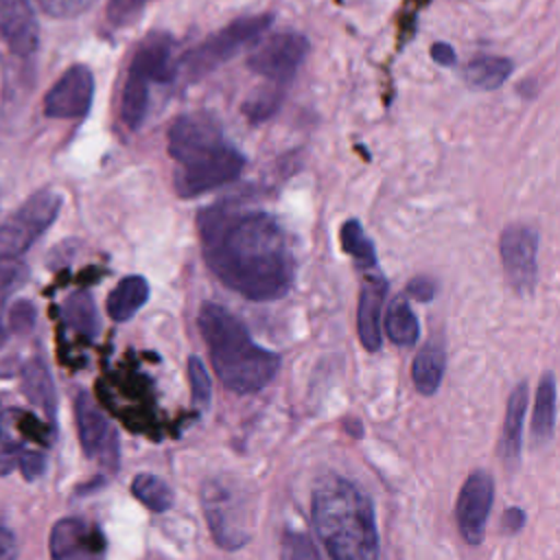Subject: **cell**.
Returning <instances> with one entry per match:
<instances>
[{"mask_svg":"<svg viewBox=\"0 0 560 560\" xmlns=\"http://www.w3.org/2000/svg\"><path fill=\"white\" fill-rule=\"evenodd\" d=\"M199 234L208 267L238 295L271 302L289 293L295 262L273 214L219 203L199 214Z\"/></svg>","mask_w":560,"mask_h":560,"instance_id":"obj_1","label":"cell"},{"mask_svg":"<svg viewBox=\"0 0 560 560\" xmlns=\"http://www.w3.org/2000/svg\"><path fill=\"white\" fill-rule=\"evenodd\" d=\"M168 155L179 164L173 186L184 199L234 182L245 166L243 153L225 140L221 122L206 112L184 114L171 125Z\"/></svg>","mask_w":560,"mask_h":560,"instance_id":"obj_2","label":"cell"},{"mask_svg":"<svg viewBox=\"0 0 560 560\" xmlns=\"http://www.w3.org/2000/svg\"><path fill=\"white\" fill-rule=\"evenodd\" d=\"M313 525L330 560H378L374 508L352 481L326 475L313 490Z\"/></svg>","mask_w":560,"mask_h":560,"instance_id":"obj_3","label":"cell"},{"mask_svg":"<svg viewBox=\"0 0 560 560\" xmlns=\"http://www.w3.org/2000/svg\"><path fill=\"white\" fill-rule=\"evenodd\" d=\"M197 324L210 350V361L221 383L236 394L262 389L278 372L280 357L258 346L245 324L221 304L206 302Z\"/></svg>","mask_w":560,"mask_h":560,"instance_id":"obj_4","label":"cell"},{"mask_svg":"<svg viewBox=\"0 0 560 560\" xmlns=\"http://www.w3.org/2000/svg\"><path fill=\"white\" fill-rule=\"evenodd\" d=\"M273 15L260 13V15H247L230 22L208 39H203L197 48L186 52L179 61L184 74L188 79H199L221 66L223 61L238 55L243 48L252 46L271 24Z\"/></svg>","mask_w":560,"mask_h":560,"instance_id":"obj_5","label":"cell"},{"mask_svg":"<svg viewBox=\"0 0 560 560\" xmlns=\"http://www.w3.org/2000/svg\"><path fill=\"white\" fill-rule=\"evenodd\" d=\"M61 208V195L55 190H39L31 195L2 225H0V249L2 254L18 256L26 252L37 236L55 221Z\"/></svg>","mask_w":560,"mask_h":560,"instance_id":"obj_6","label":"cell"},{"mask_svg":"<svg viewBox=\"0 0 560 560\" xmlns=\"http://www.w3.org/2000/svg\"><path fill=\"white\" fill-rule=\"evenodd\" d=\"M203 514L214 540L225 549H238L247 540V518L243 494L228 483L208 481L201 492Z\"/></svg>","mask_w":560,"mask_h":560,"instance_id":"obj_7","label":"cell"},{"mask_svg":"<svg viewBox=\"0 0 560 560\" xmlns=\"http://www.w3.org/2000/svg\"><path fill=\"white\" fill-rule=\"evenodd\" d=\"M74 420L83 453L101 468L116 472L120 464L118 433L88 392H79L74 398Z\"/></svg>","mask_w":560,"mask_h":560,"instance_id":"obj_8","label":"cell"},{"mask_svg":"<svg viewBox=\"0 0 560 560\" xmlns=\"http://www.w3.org/2000/svg\"><path fill=\"white\" fill-rule=\"evenodd\" d=\"M308 55V39L300 33H276L262 39L247 57V68L269 79L271 83L287 85L304 57Z\"/></svg>","mask_w":560,"mask_h":560,"instance_id":"obj_9","label":"cell"},{"mask_svg":"<svg viewBox=\"0 0 560 560\" xmlns=\"http://www.w3.org/2000/svg\"><path fill=\"white\" fill-rule=\"evenodd\" d=\"M499 252L508 282L518 293H529L538 278V232L523 223L508 225L501 234Z\"/></svg>","mask_w":560,"mask_h":560,"instance_id":"obj_10","label":"cell"},{"mask_svg":"<svg viewBox=\"0 0 560 560\" xmlns=\"http://www.w3.org/2000/svg\"><path fill=\"white\" fill-rule=\"evenodd\" d=\"M494 499V479L486 470H475L464 481L457 503H455V516L459 534L466 542L479 545L486 534L488 514Z\"/></svg>","mask_w":560,"mask_h":560,"instance_id":"obj_11","label":"cell"},{"mask_svg":"<svg viewBox=\"0 0 560 560\" xmlns=\"http://www.w3.org/2000/svg\"><path fill=\"white\" fill-rule=\"evenodd\" d=\"M103 532L83 518H61L50 532L52 560H105Z\"/></svg>","mask_w":560,"mask_h":560,"instance_id":"obj_12","label":"cell"},{"mask_svg":"<svg viewBox=\"0 0 560 560\" xmlns=\"http://www.w3.org/2000/svg\"><path fill=\"white\" fill-rule=\"evenodd\" d=\"M94 96V77L88 66L68 68L44 96V112L50 118H81Z\"/></svg>","mask_w":560,"mask_h":560,"instance_id":"obj_13","label":"cell"},{"mask_svg":"<svg viewBox=\"0 0 560 560\" xmlns=\"http://www.w3.org/2000/svg\"><path fill=\"white\" fill-rule=\"evenodd\" d=\"M175 72H177L175 42L168 33L155 31V33H149L136 48L127 74L144 81L147 85H153V83L171 81Z\"/></svg>","mask_w":560,"mask_h":560,"instance_id":"obj_14","label":"cell"},{"mask_svg":"<svg viewBox=\"0 0 560 560\" xmlns=\"http://www.w3.org/2000/svg\"><path fill=\"white\" fill-rule=\"evenodd\" d=\"M28 440L44 442L42 424L22 409H4L0 413V475L18 466V459L28 451Z\"/></svg>","mask_w":560,"mask_h":560,"instance_id":"obj_15","label":"cell"},{"mask_svg":"<svg viewBox=\"0 0 560 560\" xmlns=\"http://www.w3.org/2000/svg\"><path fill=\"white\" fill-rule=\"evenodd\" d=\"M0 37L15 55H31L39 42L35 13L26 0H0Z\"/></svg>","mask_w":560,"mask_h":560,"instance_id":"obj_16","label":"cell"},{"mask_svg":"<svg viewBox=\"0 0 560 560\" xmlns=\"http://www.w3.org/2000/svg\"><path fill=\"white\" fill-rule=\"evenodd\" d=\"M385 295H387V280L381 276L368 278L359 295L357 330L363 348L370 352H376L381 348V339H383L381 315H383Z\"/></svg>","mask_w":560,"mask_h":560,"instance_id":"obj_17","label":"cell"},{"mask_svg":"<svg viewBox=\"0 0 560 560\" xmlns=\"http://www.w3.org/2000/svg\"><path fill=\"white\" fill-rule=\"evenodd\" d=\"M527 411V383H518L505 405V420L501 433V455L505 462L514 464L521 457L523 446V420Z\"/></svg>","mask_w":560,"mask_h":560,"instance_id":"obj_18","label":"cell"},{"mask_svg":"<svg viewBox=\"0 0 560 560\" xmlns=\"http://www.w3.org/2000/svg\"><path fill=\"white\" fill-rule=\"evenodd\" d=\"M22 389L26 398L33 405H37L46 413V418L52 422L57 411V394H55L52 376L42 359H31L22 368Z\"/></svg>","mask_w":560,"mask_h":560,"instance_id":"obj_19","label":"cell"},{"mask_svg":"<svg viewBox=\"0 0 560 560\" xmlns=\"http://www.w3.org/2000/svg\"><path fill=\"white\" fill-rule=\"evenodd\" d=\"M149 300V282L142 276L122 278L107 298V315L114 322L131 319Z\"/></svg>","mask_w":560,"mask_h":560,"instance_id":"obj_20","label":"cell"},{"mask_svg":"<svg viewBox=\"0 0 560 560\" xmlns=\"http://www.w3.org/2000/svg\"><path fill=\"white\" fill-rule=\"evenodd\" d=\"M444 368H446V354L442 343L438 341H429L424 343L411 365V378L416 389L422 396H431L438 392L442 376H444Z\"/></svg>","mask_w":560,"mask_h":560,"instance_id":"obj_21","label":"cell"},{"mask_svg":"<svg viewBox=\"0 0 560 560\" xmlns=\"http://www.w3.org/2000/svg\"><path fill=\"white\" fill-rule=\"evenodd\" d=\"M556 431V376L547 372L540 376L536 400H534V416H532V435L534 442H549Z\"/></svg>","mask_w":560,"mask_h":560,"instance_id":"obj_22","label":"cell"},{"mask_svg":"<svg viewBox=\"0 0 560 560\" xmlns=\"http://www.w3.org/2000/svg\"><path fill=\"white\" fill-rule=\"evenodd\" d=\"M512 72V61L494 55H477L464 68V79L475 90H497Z\"/></svg>","mask_w":560,"mask_h":560,"instance_id":"obj_23","label":"cell"},{"mask_svg":"<svg viewBox=\"0 0 560 560\" xmlns=\"http://www.w3.org/2000/svg\"><path fill=\"white\" fill-rule=\"evenodd\" d=\"M66 324L85 337H96L98 332V313L94 300L88 291H74L66 298L61 306Z\"/></svg>","mask_w":560,"mask_h":560,"instance_id":"obj_24","label":"cell"},{"mask_svg":"<svg viewBox=\"0 0 560 560\" xmlns=\"http://www.w3.org/2000/svg\"><path fill=\"white\" fill-rule=\"evenodd\" d=\"M385 332L396 346H413L420 335V324L418 317L413 315L411 306L402 300L396 298L385 315Z\"/></svg>","mask_w":560,"mask_h":560,"instance_id":"obj_25","label":"cell"},{"mask_svg":"<svg viewBox=\"0 0 560 560\" xmlns=\"http://www.w3.org/2000/svg\"><path fill=\"white\" fill-rule=\"evenodd\" d=\"M133 497L151 512H166L173 505V492L166 481L151 472H140L131 481Z\"/></svg>","mask_w":560,"mask_h":560,"instance_id":"obj_26","label":"cell"},{"mask_svg":"<svg viewBox=\"0 0 560 560\" xmlns=\"http://www.w3.org/2000/svg\"><path fill=\"white\" fill-rule=\"evenodd\" d=\"M341 247L348 256H352L354 265L359 269H374L376 267V252L372 241L365 236L361 223L357 219H350L341 228Z\"/></svg>","mask_w":560,"mask_h":560,"instance_id":"obj_27","label":"cell"},{"mask_svg":"<svg viewBox=\"0 0 560 560\" xmlns=\"http://www.w3.org/2000/svg\"><path fill=\"white\" fill-rule=\"evenodd\" d=\"M282 96L284 85L269 83L265 88H258L243 103V114L249 118V122H262L278 112V107L282 105Z\"/></svg>","mask_w":560,"mask_h":560,"instance_id":"obj_28","label":"cell"},{"mask_svg":"<svg viewBox=\"0 0 560 560\" xmlns=\"http://www.w3.org/2000/svg\"><path fill=\"white\" fill-rule=\"evenodd\" d=\"M188 381H190L192 400L199 407H208L210 398H212V383H210V374L199 357L188 359Z\"/></svg>","mask_w":560,"mask_h":560,"instance_id":"obj_29","label":"cell"},{"mask_svg":"<svg viewBox=\"0 0 560 560\" xmlns=\"http://www.w3.org/2000/svg\"><path fill=\"white\" fill-rule=\"evenodd\" d=\"M26 276H28V269L18 256L2 254L0 256V298L15 291L26 280Z\"/></svg>","mask_w":560,"mask_h":560,"instance_id":"obj_30","label":"cell"},{"mask_svg":"<svg viewBox=\"0 0 560 560\" xmlns=\"http://www.w3.org/2000/svg\"><path fill=\"white\" fill-rule=\"evenodd\" d=\"M149 2L151 0H109L105 9L107 22L112 26H129L140 18Z\"/></svg>","mask_w":560,"mask_h":560,"instance_id":"obj_31","label":"cell"},{"mask_svg":"<svg viewBox=\"0 0 560 560\" xmlns=\"http://www.w3.org/2000/svg\"><path fill=\"white\" fill-rule=\"evenodd\" d=\"M280 560H319L311 538L300 532H287L282 538Z\"/></svg>","mask_w":560,"mask_h":560,"instance_id":"obj_32","label":"cell"},{"mask_svg":"<svg viewBox=\"0 0 560 560\" xmlns=\"http://www.w3.org/2000/svg\"><path fill=\"white\" fill-rule=\"evenodd\" d=\"M35 2L39 4V9L44 13H48L50 18H59V20L77 18L94 4V0H35Z\"/></svg>","mask_w":560,"mask_h":560,"instance_id":"obj_33","label":"cell"},{"mask_svg":"<svg viewBox=\"0 0 560 560\" xmlns=\"http://www.w3.org/2000/svg\"><path fill=\"white\" fill-rule=\"evenodd\" d=\"M18 468L22 470V475L26 479H37L44 472V468H46V455L42 451H37V448H28L18 459Z\"/></svg>","mask_w":560,"mask_h":560,"instance_id":"obj_34","label":"cell"},{"mask_svg":"<svg viewBox=\"0 0 560 560\" xmlns=\"http://www.w3.org/2000/svg\"><path fill=\"white\" fill-rule=\"evenodd\" d=\"M407 291H409V295L416 298L418 302H429V300L435 295V284H433L431 278L420 276V278H413V280L409 282Z\"/></svg>","mask_w":560,"mask_h":560,"instance_id":"obj_35","label":"cell"},{"mask_svg":"<svg viewBox=\"0 0 560 560\" xmlns=\"http://www.w3.org/2000/svg\"><path fill=\"white\" fill-rule=\"evenodd\" d=\"M431 57H433V61H438L440 66H453V63L457 61L455 50H453L448 44H444V42H435V44L431 46Z\"/></svg>","mask_w":560,"mask_h":560,"instance_id":"obj_36","label":"cell"},{"mask_svg":"<svg viewBox=\"0 0 560 560\" xmlns=\"http://www.w3.org/2000/svg\"><path fill=\"white\" fill-rule=\"evenodd\" d=\"M501 523L505 532H518L525 525V512L521 508H508Z\"/></svg>","mask_w":560,"mask_h":560,"instance_id":"obj_37","label":"cell"},{"mask_svg":"<svg viewBox=\"0 0 560 560\" xmlns=\"http://www.w3.org/2000/svg\"><path fill=\"white\" fill-rule=\"evenodd\" d=\"M15 556H18V545L13 534L0 527V560H15Z\"/></svg>","mask_w":560,"mask_h":560,"instance_id":"obj_38","label":"cell"},{"mask_svg":"<svg viewBox=\"0 0 560 560\" xmlns=\"http://www.w3.org/2000/svg\"><path fill=\"white\" fill-rule=\"evenodd\" d=\"M11 322H13V324H15L20 330L28 328V326L33 324V308H31V304H26V302H20V304L13 308Z\"/></svg>","mask_w":560,"mask_h":560,"instance_id":"obj_39","label":"cell"}]
</instances>
